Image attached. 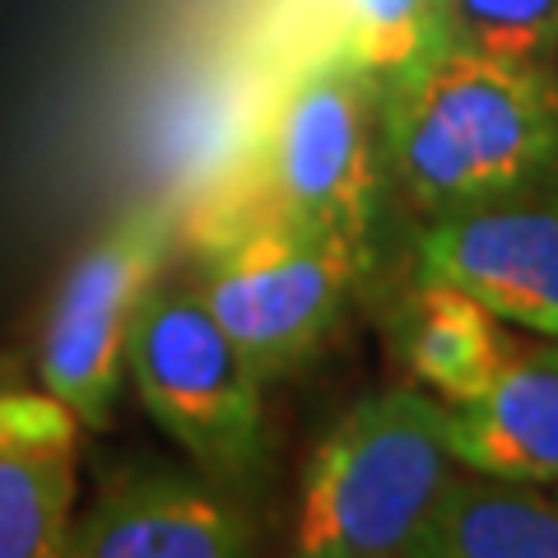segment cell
I'll return each instance as SVG.
<instances>
[{"label":"cell","instance_id":"7a4b0ae2","mask_svg":"<svg viewBox=\"0 0 558 558\" xmlns=\"http://www.w3.org/2000/svg\"><path fill=\"white\" fill-rule=\"evenodd\" d=\"M457 470L447 400L418 387L359 400L303 470L293 549L307 558L410 554Z\"/></svg>","mask_w":558,"mask_h":558},{"label":"cell","instance_id":"9c48e42d","mask_svg":"<svg viewBox=\"0 0 558 558\" xmlns=\"http://www.w3.org/2000/svg\"><path fill=\"white\" fill-rule=\"evenodd\" d=\"M447 442L461 470L521 484H558V340H517L494 381L447 405Z\"/></svg>","mask_w":558,"mask_h":558},{"label":"cell","instance_id":"7c38bea8","mask_svg":"<svg viewBox=\"0 0 558 558\" xmlns=\"http://www.w3.org/2000/svg\"><path fill=\"white\" fill-rule=\"evenodd\" d=\"M512 336L480 299L442 279H418L405 322H400V359L424 391L447 405L475 400L502 368Z\"/></svg>","mask_w":558,"mask_h":558},{"label":"cell","instance_id":"6da1fadb","mask_svg":"<svg viewBox=\"0 0 558 558\" xmlns=\"http://www.w3.org/2000/svg\"><path fill=\"white\" fill-rule=\"evenodd\" d=\"M377 89L381 159L418 215L558 186V70L433 43Z\"/></svg>","mask_w":558,"mask_h":558},{"label":"cell","instance_id":"4fadbf2b","mask_svg":"<svg viewBox=\"0 0 558 558\" xmlns=\"http://www.w3.org/2000/svg\"><path fill=\"white\" fill-rule=\"evenodd\" d=\"M433 20H438L442 47L554 70L558 0H433Z\"/></svg>","mask_w":558,"mask_h":558},{"label":"cell","instance_id":"3957f363","mask_svg":"<svg viewBox=\"0 0 558 558\" xmlns=\"http://www.w3.org/2000/svg\"><path fill=\"white\" fill-rule=\"evenodd\" d=\"M126 373L145 410L201 470L215 480H242L256 470L266 377L209 317L196 284H149L126 336Z\"/></svg>","mask_w":558,"mask_h":558},{"label":"cell","instance_id":"52a82bcc","mask_svg":"<svg viewBox=\"0 0 558 558\" xmlns=\"http://www.w3.org/2000/svg\"><path fill=\"white\" fill-rule=\"evenodd\" d=\"M418 279L457 284L502 326L558 340V186L433 219Z\"/></svg>","mask_w":558,"mask_h":558},{"label":"cell","instance_id":"ba28073f","mask_svg":"<svg viewBox=\"0 0 558 558\" xmlns=\"http://www.w3.org/2000/svg\"><path fill=\"white\" fill-rule=\"evenodd\" d=\"M80 418L51 391L0 396V558H61L75 508Z\"/></svg>","mask_w":558,"mask_h":558},{"label":"cell","instance_id":"8992f818","mask_svg":"<svg viewBox=\"0 0 558 558\" xmlns=\"http://www.w3.org/2000/svg\"><path fill=\"white\" fill-rule=\"evenodd\" d=\"M168 238V209L140 205L61 279L38 344V373L43 391L57 396L84 428H108L112 418V400L126 373V336L140 299L163 270Z\"/></svg>","mask_w":558,"mask_h":558},{"label":"cell","instance_id":"5b68a950","mask_svg":"<svg viewBox=\"0 0 558 558\" xmlns=\"http://www.w3.org/2000/svg\"><path fill=\"white\" fill-rule=\"evenodd\" d=\"M363 270L368 252L340 238L242 219L215 242L196 293L260 377H284L317 354Z\"/></svg>","mask_w":558,"mask_h":558},{"label":"cell","instance_id":"8fae6325","mask_svg":"<svg viewBox=\"0 0 558 558\" xmlns=\"http://www.w3.org/2000/svg\"><path fill=\"white\" fill-rule=\"evenodd\" d=\"M410 558H558V498L539 484L457 470Z\"/></svg>","mask_w":558,"mask_h":558},{"label":"cell","instance_id":"5bb4252c","mask_svg":"<svg viewBox=\"0 0 558 558\" xmlns=\"http://www.w3.org/2000/svg\"><path fill=\"white\" fill-rule=\"evenodd\" d=\"M438 43L433 0H344V61L381 84Z\"/></svg>","mask_w":558,"mask_h":558},{"label":"cell","instance_id":"2e32d148","mask_svg":"<svg viewBox=\"0 0 558 558\" xmlns=\"http://www.w3.org/2000/svg\"><path fill=\"white\" fill-rule=\"evenodd\" d=\"M554 498H558V494H554Z\"/></svg>","mask_w":558,"mask_h":558},{"label":"cell","instance_id":"9a60e30c","mask_svg":"<svg viewBox=\"0 0 558 558\" xmlns=\"http://www.w3.org/2000/svg\"><path fill=\"white\" fill-rule=\"evenodd\" d=\"M10 387H24V363L10 359V354H0V396H5Z\"/></svg>","mask_w":558,"mask_h":558},{"label":"cell","instance_id":"277c9868","mask_svg":"<svg viewBox=\"0 0 558 558\" xmlns=\"http://www.w3.org/2000/svg\"><path fill=\"white\" fill-rule=\"evenodd\" d=\"M381 186V89L336 57L284 98L260 154V191L247 219L326 233L368 252Z\"/></svg>","mask_w":558,"mask_h":558},{"label":"cell","instance_id":"30bf717a","mask_svg":"<svg viewBox=\"0 0 558 558\" xmlns=\"http://www.w3.org/2000/svg\"><path fill=\"white\" fill-rule=\"evenodd\" d=\"M252 545V517L219 488L186 480L121 484L65 535L70 558H233Z\"/></svg>","mask_w":558,"mask_h":558}]
</instances>
